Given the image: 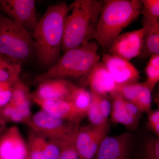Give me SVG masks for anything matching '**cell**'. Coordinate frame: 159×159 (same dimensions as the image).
I'll return each instance as SVG.
<instances>
[{
    "mask_svg": "<svg viewBox=\"0 0 159 159\" xmlns=\"http://www.w3.org/2000/svg\"><path fill=\"white\" fill-rule=\"evenodd\" d=\"M142 24L144 34L142 51L139 57L145 59L159 55V22L143 17Z\"/></svg>",
    "mask_w": 159,
    "mask_h": 159,
    "instance_id": "17",
    "label": "cell"
},
{
    "mask_svg": "<svg viewBox=\"0 0 159 159\" xmlns=\"http://www.w3.org/2000/svg\"><path fill=\"white\" fill-rule=\"evenodd\" d=\"M0 54L20 64L36 54L35 43L30 33L1 13Z\"/></svg>",
    "mask_w": 159,
    "mask_h": 159,
    "instance_id": "5",
    "label": "cell"
},
{
    "mask_svg": "<svg viewBox=\"0 0 159 159\" xmlns=\"http://www.w3.org/2000/svg\"><path fill=\"white\" fill-rule=\"evenodd\" d=\"M143 83H132L117 85L116 92L125 100L135 103L139 92L143 88Z\"/></svg>",
    "mask_w": 159,
    "mask_h": 159,
    "instance_id": "23",
    "label": "cell"
},
{
    "mask_svg": "<svg viewBox=\"0 0 159 159\" xmlns=\"http://www.w3.org/2000/svg\"><path fill=\"white\" fill-rule=\"evenodd\" d=\"M96 95L101 114L103 118L108 121V117L110 115L111 110V104L107 98L106 97L107 96H100L97 94Z\"/></svg>",
    "mask_w": 159,
    "mask_h": 159,
    "instance_id": "29",
    "label": "cell"
},
{
    "mask_svg": "<svg viewBox=\"0 0 159 159\" xmlns=\"http://www.w3.org/2000/svg\"><path fill=\"white\" fill-rule=\"evenodd\" d=\"M31 94L26 84L20 80L15 82L12 85V97L9 102L16 107L25 119V124L31 117Z\"/></svg>",
    "mask_w": 159,
    "mask_h": 159,
    "instance_id": "19",
    "label": "cell"
},
{
    "mask_svg": "<svg viewBox=\"0 0 159 159\" xmlns=\"http://www.w3.org/2000/svg\"><path fill=\"white\" fill-rule=\"evenodd\" d=\"M2 113L5 119L15 122H25V119L19 112L17 109L10 102L4 107Z\"/></svg>",
    "mask_w": 159,
    "mask_h": 159,
    "instance_id": "28",
    "label": "cell"
},
{
    "mask_svg": "<svg viewBox=\"0 0 159 159\" xmlns=\"http://www.w3.org/2000/svg\"><path fill=\"white\" fill-rule=\"evenodd\" d=\"M57 159H79L74 141L64 147Z\"/></svg>",
    "mask_w": 159,
    "mask_h": 159,
    "instance_id": "30",
    "label": "cell"
},
{
    "mask_svg": "<svg viewBox=\"0 0 159 159\" xmlns=\"http://www.w3.org/2000/svg\"><path fill=\"white\" fill-rule=\"evenodd\" d=\"M14 63V62H9L7 60L4 58L3 55L0 54V68L9 67L11 66Z\"/></svg>",
    "mask_w": 159,
    "mask_h": 159,
    "instance_id": "34",
    "label": "cell"
},
{
    "mask_svg": "<svg viewBox=\"0 0 159 159\" xmlns=\"http://www.w3.org/2000/svg\"><path fill=\"white\" fill-rule=\"evenodd\" d=\"M124 105L126 110L131 116L137 119L140 120L143 112L138 108V107L134 103L124 99Z\"/></svg>",
    "mask_w": 159,
    "mask_h": 159,
    "instance_id": "32",
    "label": "cell"
},
{
    "mask_svg": "<svg viewBox=\"0 0 159 159\" xmlns=\"http://www.w3.org/2000/svg\"><path fill=\"white\" fill-rule=\"evenodd\" d=\"M101 61L117 85L138 82L140 79L139 71L130 61L107 53L103 54Z\"/></svg>",
    "mask_w": 159,
    "mask_h": 159,
    "instance_id": "12",
    "label": "cell"
},
{
    "mask_svg": "<svg viewBox=\"0 0 159 159\" xmlns=\"http://www.w3.org/2000/svg\"><path fill=\"white\" fill-rule=\"evenodd\" d=\"M26 124L31 129L63 145L74 142L79 126L73 122L52 116L42 110L31 116Z\"/></svg>",
    "mask_w": 159,
    "mask_h": 159,
    "instance_id": "6",
    "label": "cell"
},
{
    "mask_svg": "<svg viewBox=\"0 0 159 159\" xmlns=\"http://www.w3.org/2000/svg\"><path fill=\"white\" fill-rule=\"evenodd\" d=\"M109 127V125L99 127L90 124L78 126L74 142L79 159H93L102 140L107 136Z\"/></svg>",
    "mask_w": 159,
    "mask_h": 159,
    "instance_id": "8",
    "label": "cell"
},
{
    "mask_svg": "<svg viewBox=\"0 0 159 159\" xmlns=\"http://www.w3.org/2000/svg\"><path fill=\"white\" fill-rule=\"evenodd\" d=\"M143 84V88L139 92L134 104L142 112H148L150 111L151 107L152 92L144 84Z\"/></svg>",
    "mask_w": 159,
    "mask_h": 159,
    "instance_id": "26",
    "label": "cell"
},
{
    "mask_svg": "<svg viewBox=\"0 0 159 159\" xmlns=\"http://www.w3.org/2000/svg\"><path fill=\"white\" fill-rule=\"evenodd\" d=\"M147 79L143 84L152 92L159 81V55L150 57L146 69Z\"/></svg>",
    "mask_w": 159,
    "mask_h": 159,
    "instance_id": "21",
    "label": "cell"
},
{
    "mask_svg": "<svg viewBox=\"0 0 159 159\" xmlns=\"http://www.w3.org/2000/svg\"><path fill=\"white\" fill-rule=\"evenodd\" d=\"M143 28L120 34L114 41L107 54L127 61L139 57L142 47Z\"/></svg>",
    "mask_w": 159,
    "mask_h": 159,
    "instance_id": "9",
    "label": "cell"
},
{
    "mask_svg": "<svg viewBox=\"0 0 159 159\" xmlns=\"http://www.w3.org/2000/svg\"><path fill=\"white\" fill-rule=\"evenodd\" d=\"M110 95L112 101L110 114L112 122L122 124L130 130H136L140 120L133 116L126 110L124 99L116 91Z\"/></svg>",
    "mask_w": 159,
    "mask_h": 159,
    "instance_id": "18",
    "label": "cell"
},
{
    "mask_svg": "<svg viewBox=\"0 0 159 159\" xmlns=\"http://www.w3.org/2000/svg\"><path fill=\"white\" fill-rule=\"evenodd\" d=\"M0 159H30L28 145L17 126L0 135Z\"/></svg>",
    "mask_w": 159,
    "mask_h": 159,
    "instance_id": "10",
    "label": "cell"
},
{
    "mask_svg": "<svg viewBox=\"0 0 159 159\" xmlns=\"http://www.w3.org/2000/svg\"><path fill=\"white\" fill-rule=\"evenodd\" d=\"M144 153L145 159H159V137L151 138L146 141Z\"/></svg>",
    "mask_w": 159,
    "mask_h": 159,
    "instance_id": "27",
    "label": "cell"
},
{
    "mask_svg": "<svg viewBox=\"0 0 159 159\" xmlns=\"http://www.w3.org/2000/svg\"><path fill=\"white\" fill-rule=\"evenodd\" d=\"M69 11L64 2L49 6L32 33L38 60L43 66L50 68L60 57L65 20Z\"/></svg>",
    "mask_w": 159,
    "mask_h": 159,
    "instance_id": "1",
    "label": "cell"
},
{
    "mask_svg": "<svg viewBox=\"0 0 159 159\" xmlns=\"http://www.w3.org/2000/svg\"><path fill=\"white\" fill-rule=\"evenodd\" d=\"M68 80L59 79L46 80L39 83L31 98L43 99H65L73 85Z\"/></svg>",
    "mask_w": 159,
    "mask_h": 159,
    "instance_id": "16",
    "label": "cell"
},
{
    "mask_svg": "<svg viewBox=\"0 0 159 159\" xmlns=\"http://www.w3.org/2000/svg\"><path fill=\"white\" fill-rule=\"evenodd\" d=\"M132 139V135L129 132L106 137L93 159H129Z\"/></svg>",
    "mask_w": 159,
    "mask_h": 159,
    "instance_id": "11",
    "label": "cell"
},
{
    "mask_svg": "<svg viewBox=\"0 0 159 159\" xmlns=\"http://www.w3.org/2000/svg\"><path fill=\"white\" fill-rule=\"evenodd\" d=\"M140 0H106L103 2L95 38L105 51L121 32L142 14Z\"/></svg>",
    "mask_w": 159,
    "mask_h": 159,
    "instance_id": "3",
    "label": "cell"
},
{
    "mask_svg": "<svg viewBox=\"0 0 159 159\" xmlns=\"http://www.w3.org/2000/svg\"><path fill=\"white\" fill-rule=\"evenodd\" d=\"M0 8L7 17L32 34L38 23L35 1L0 0Z\"/></svg>",
    "mask_w": 159,
    "mask_h": 159,
    "instance_id": "7",
    "label": "cell"
},
{
    "mask_svg": "<svg viewBox=\"0 0 159 159\" xmlns=\"http://www.w3.org/2000/svg\"><path fill=\"white\" fill-rule=\"evenodd\" d=\"M142 14L143 17L153 21H158L159 0H142Z\"/></svg>",
    "mask_w": 159,
    "mask_h": 159,
    "instance_id": "24",
    "label": "cell"
},
{
    "mask_svg": "<svg viewBox=\"0 0 159 159\" xmlns=\"http://www.w3.org/2000/svg\"><path fill=\"white\" fill-rule=\"evenodd\" d=\"M21 71L20 64L16 63L9 67L0 68V82H9L14 84L19 80Z\"/></svg>",
    "mask_w": 159,
    "mask_h": 159,
    "instance_id": "25",
    "label": "cell"
},
{
    "mask_svg": "<svg viewBox=\"0 0 159 159\" xmlns=\"http://www.w3.org/2000/svg\"><path fill=\"white\" fill-rule=\"evenodd\" d=\"M1 8H0V10H1ZM0 13H1V11H0Z\"/></svg>",
    "mask_w": 159,
    "mask_h": 159,
    "instance_id": "37",
    "label": "cell"
},
{
    "mask_svg": "<svg viewBox=\"0 0 159 159\" xmlns=\"http://www.w3.org/2000/svg\"><path fill=\"white\" fill-rule=\"evenodd\" d=\"M91 94L92 100L86 115L90 124L99 127L108 125V121L103 118L99 110L96 94L92 93Z\"/></svg>",
    "mask_w": 159,
    "mask_h": 159,
    "instance_id": "22",
    "label": "cell"
},
{
    "mask_svg": "<svg viewBox=\"0 0 159 159\" xmlns=\"http://www.w3.org/2000/svg\"><path fill=\"white\" fill-rule=\"evenodd\" d=\"M65 99L71 102L84 118L86 116L92 100L91 92L74 84Z\"/></svg>",
    "mask_w": 159,
    "mask_h": 159,
    "instance_id": "20",
    "label": "cell"
},
{
    "mask_svg": "<svg viewBox=\"0 0 159 159\" xmlns=\"http://www.w3.org/2000/svg\"><path fill=\"white\" fill-rule=\"evenodd\" d=\"M85 82L89 86L91 93L100 96H107L113 93L117 87L116 83L101 61L92 69Z\"/></svg>",
    "mask_w": 159,
    "mask_h": 159,
    "instance_id": "15",
    "label": "cell"
},
{
    "mask_svg": "<svg viewBox=\"0 0 159 159\" xmlns=\"http://www.w3.org/2000/svg\"><path fill=\"white\" fill-rule=\"evenodd\" d=\"M30 159H57L67 145L60 144L31 129L27 143Z\"/></svg>",
    "mask_w": 159,
    "mask_h": 159,
    "instance_id": "13",
    "label": "cell"
},
{
    "mask_svg": "<svg viewBox=\"0 0 159 159\" xmlns=\"http://www.w3.org/2000/svg\"><path fill=\"white\" fill-rule=\"evenodd\" d=\"M5 126H6L5 120L2 119H0V134L2 132Z\"/></svg>",
    "mask_w": 159,
    "mask_h": 159,
    "instance_id": "36",
    "label": "cell"
},
{
    "mask_svg": "<svg viewBox=\"0 0 159 159\" xmlns=\"http://www.w3.org/2000/svg\"><path fill=\"white\" fill-rule=\"evenodd\" d=\"M12 97V89L0 93V107H5L10 102Z\"/></svg>",
    "mask_w": 159,
    "mask_h": 159,
    "instance_id": "33",
    "label": "cell"
},
{
    "mask_svg": "<svg viewBox=\"0 0 159 159\" xmlns=\"http://www.w3.org/2000/svg\"><path fill=\"white\" fill-rule=\"evenodd\" d=\"M38 105L52 116L79 125L84 117L66 99H43L31 98Z\"/></svg>",
    "mask_w": 159,
    "mask_h": 159,
    "instance_id": "14",
    "label": "cell"
},
{
    "mask_svg": "<svg viewBox=\"0 0 159 159\" xmlns=\"http://www.w3.org/2000/svg\"><path fill=\"white\" fill-rule=\"evenodd\" d=\"M98 45L89 42L66 51L44 74L36 78L40 83L46 80L82 78L85 81L95 65L100 61Z\"/></svg>",
    "mask_w": 159,
    "mask_h": 159,
    "instance_id": "4",
    "label": "cell"
},
{
    "mask_svg": "<svg viewBox=\"0 0 159 159\" xmlns=\"http://www.w3.org/2000/svg\"><path fill=\"white\" fill-rule=\"evenodd\" d=\"M103 2L76 0L69 5L71 13L65 20L61 51L64 53L95 38Z\"/></svg>",
    "mask_w": 159,
    "mask_h": 159,
    "instance_id": "2",
    "label": "cell"
},
{
    "mask_svg": "<svg viewBox=\"0 0 159 159\" xmlns=\"http://www.w3.org/2000/svg\"><path fill=\"white\" fill-rule=\"evenodd\" d=\"M148 125L158 137L159 136V110L148 112Z\"/></svg>",
    "mask_w": 159,
    "mask_h": 159,
    "instance_id": "31",
    "label": "cell"
},
{
    "mask_svg": "<svg viewBox=\"0 0 159 159\" xmlns=\"http://www.w3.org/2000/svg\"><path fill=\"white\" fill-rule=\"evenodd\" d=\"M14 84L9 82H0V93L3 91L11 89Z\"/></svg>",
    "mask_w": 159,
    "mask_h": 159,
    "instance_id": "35",
    "label": "cell"
}]
</instances>
